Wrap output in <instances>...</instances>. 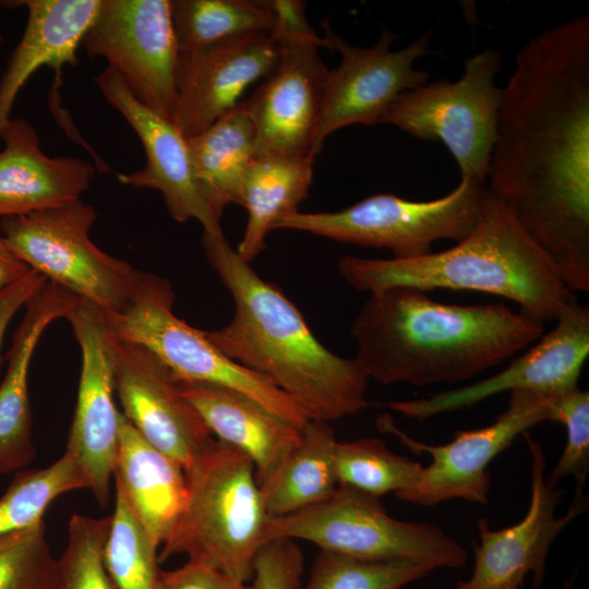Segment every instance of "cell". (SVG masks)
<instances>
[{"label": "cell", "mask_w": 589, "mask_h": 589, "mask_svg": "<svg viewBox=\"0 0 589 589\" xmlns=\"http://www.w3.org/2000/svg\"><path fill=\"white\" fill-rule=\"evenodd\" d=\"M503 92L485 188L589 292V15L529 39Z\"/></svg>", "instance_id": "obj_1"}, {"label": "cell", "mask_w": 589, "mask_h": 589, "mask_svg": "<svg viewBox=\"0 0 589 589\" xmlns=\"http://www.w3.org/2000/svg\"><path fill=\"white\" fill-rule=\"evenodd\" d=\"M419 288L369 293L352 326L353 357L381 384L456 383L496 366L543 334V324L504 303L460 305Z\"/></svg>", "instance_id": "obj_2"}, {"label": "cell", "mask_w": 589, "mask_h": 589, "mask_svg": "<svg viewBox=\"0 0 589 589\" xmlns=\"http://www.w3.org/2000/svg\"><path fill=\"white\" fill-rule=\"evenodd\" d=\"M201 243L235 302L231 321L205 330L207 339L289 396L311 419L330 423L364 410L369 378L356 359L318 341L298 308L256 274L223 230L203 231Z\"/></svg>", "instance_id": "obj_3"}, {"label": "cell", "mask_w": 589, "mask_h": 589, "mask_svg": "<svg viewBox=\"0 0 589 589\" xmlns=\"http://www.w3.org/2000/svg\"><path fill=\"white\" fill-rule=\"evenodd\" d=\"M337 269L348 285L368 293L410 286L500 296L541 324L556 321L577 301L546 253L488 190L476 225L454 247L412 259L345 255Z\"/></svg>", "instance_id": "obj_4"}, {"label": "cell", "mask_w": 589, "mask_h": 589, "mask_svg": "<svg viewBox=\"0 0 589 589\" xmlns=\"http://www.w3.org/2000/svg\"><path fill=\"white\" fill-rule=\"evenodd\" d=\"M185 477V504L161 545L159 562L184 554L249 582L271 518L253 461L240 449L213 440Z\"/></svg>", "instance_id": "obj_5"}, {"label": "cell", "mask_w": 589, "mask_h": 589, "mask_svg": "<svg viewBox=\"0 0 589 589\" xmlns=\"http://www.w3.org/2000/svg\"><path fill=\"white\" fill-rule=\"evenodd\" d=\"M96 218L95 207L80 199L4 217L0 232L31 269L94 304L105 316L120 315L170 283L99 249L89 238Z\"/></svg>", "instance_id": "obj_6"}, {"label": "cell", "mask_w": 589, "mask_h": 589, "mask_svg": "<svg viewBox=\"0 0 589 589\" xmlns=\"http://www.w3.org/2000/svg\"><path fill=\"white\" fill-rule=\"evenodd\" d=\"M289 538L365 561H409L459 568L467 551L441 528L392 517L380 497L338 485L323 502L283 517L269 518L266 541Z\"/></svg>", "instance_id": "obj_7"}, {"label": "cell", "mask_w": 589, "mask_h": 589, "mask_svg": "<svg viewBox=\"0 0 589 589\" xmlns=\"http://www.w3.org/2000/svg\"><path fill=\"white\" fill-rule=\"evenodd\" d=\"M485 185L460 179L446 195L410 201L380 193L339 212H296L279 219L275 229H292L364 247L387 249L393 259H412L432 252L440 240L460 241L476 225Z\"/></svg>", "instance_id": "obj_8"}, {"label": "cell", "mask_w": 589, "mask_h": 589, "mask_svg": "<svg viewBox=\"0 0 589 589\" xmlns=\"http://www.w3.org/2000/svg\"><path fill=\"white\" fill-rule=\"evenodd\" d=\"M501 65L500 52L485 48L466 59L457 81L426 83L400 94L381 123L420 140L441 141L461 179L485 185L504 95L494 84Z\"/></svg>", "instance_id": "obj_9"}, {"label": "cell", "mask_w": 589, "mask_h": 589, "mask_svg": "<svg viewBox=\"0 0 589 589\" xmlns=\"http://www.w3.org/2000/svg\"><path fill=\"white\" fill-rule=\"evenodd\" d=\"M81 47L106 60L141 104L173 119L180 50L170 0H100Z\"/></svg>", "instance_id": "obj_10"}, {"label": "cell", "mask_w": 589, "mask_h": 589, "mask_svg": "<svg viewBox=\"0 0 589 589\" xmlns=\"http://www.w3.org/2000/svg\"><path fill=\"white\" fill-rule=\"evenodd\" d=\"M171 284L127 312L105 316L110 333L140 344L158 357L179 382H200L238 390L302 429L311 418L289 396L262 376L225 357L197 329L172 312Z\"/></svg>", "instance_id": "obj_11"}, {"label": "cell", "mask_w": 589, "mask_h": 589, "mask_svg": "<svg viewBox=\"0 0 589 589\" xmlns=\"http://www.w3.org/2000/svg\"><path fill=\"white\" fill-rule=\"evenodd\" d=\"M553 420L552 397L517 389L510 392L507 409L493 423L458 431L446 444L429 445L410 437L387 413L377 418L376 426L381 432L395 435L411 452L431 456L419 482L396 496L422 506H434L454 498L486 503L491 461L519 435L539 423Z\"/></svg>", "instance_id": "obj_12"}, {"label": "cell", "mask_w": 589, "mask_h": 589, "mask_svg": "<svg viewBox=\"0 0 589 589\" xmlns=\"http://www.w3.org/2000/svg\"><path fill=\"white\" fill-rule=\"evenodd\" d=\"M324 28L323 47L338 51L339 65L328 71L321 116L310 151L315 157L324 141L336 130L351 124H380L388 107L406 91L428 83L429 73L417 70V59L429 55L432 33L399 50L390 46L396 35L382 27L377 43L369 48L352 46L329 27Z\"/></svg>", "instance_id": "obj_13"}, {"label": "cell", "mask_w": 589, "mask_h": 589, "mask_svg": "<svg viewBox=\"0 0 589 589\" xmlns=\"http://www.w3.org/2000/svg\"><path fill=\"white\" fill-rule=\"evenodd\" d=\"M588 356L589 309L576 301L563 309L551 332L543 334L502 372L456 389L424 398L389 401L387 406L405 418L423 421L473 406L506 390L522 389L556 397L578 387Z\"/></svg>", "instance_id": "obj_14"}, {"label": "cell", "mask_w": 589, "mask_h": 589, "mask_svg": "<svg viewBox=\"0 0 589 589\" xmlns=\"http://www.w3.org/2000/svg\"><path fill=\"white\" fill-rule=\"evenodd\" d=\"M109 345L122 414L148 443L187 471L214 440L213 434L158 357L111 333Z\"/></svg>", "instance_id": "obj_15"}, {"label": "cell", "mask_w": 589, "mask_h": 589, "mask_svg": "<svg viewBox=\"0 0 589 589\" xmlns=\"http://www.w3.org/2000/svg\"><path fill=\"white\" fill-rule=\"evenodd\" d=\"M80 345L82 364L73 420L65 447L96 501L108 502L119 437L113 401L110 332L105 314L81 300L67 318Z\"/></svg>", "instance_id": "obj_16"}, {"label": "cell", "mask_w": 589, "mask_h": 589, "mask_svg": "<svg viewBox=\"0 0 589 589\" xmlns=\"http://www.w3.org/2000/svg\"><path fill=\"white\" fill-rule=\"evenodd\" d=\"M531 465V495L525 517L517 524L494 530L486 519L478 520L479 543L474 546L471 577L458 581L461 589H519L525 577L533 574L534 586H541L550 548L574 518L585 510L584 496L577 495L564 516L555 509L563 491L545 481L546 460L541 444L524 434Z\"/></svg>", "instance_id": "obj_17"}, {"label": "cell", "mask_w": 589, "mask_h": 589, "mask_svg": "<svg viewBox=\"0 0 589 589\" xmlns=\"http://www.w3.org/2000/svg\"><path fill=\"white\" fill-rule=\"evenodd\" d=\"M275 69L244 105L254 127V156L310 155L328 70L320 36L277 40Z\"/></svg>", "instance_id": "obj_18"}, {"label": "cell", "mask_w": 589, "mask_h": 589, "mask_svg": "<svg viewBox=\"0 0 589 589\" xmlns=\"http://www.w3.org/2000/svg\"><path fill=\"white\" fill-rule=\"evenodd\" d=\"M279 53V44L269 32L180 52L172 121L185 137L204 131L237 106L251 84L275 69Z\"/></svg>", "instance_id": "obj_19"}, {"label": "cell", "mask_w": 589, "mask_h": 589, "mask_svg": "<svg viewBox=\"0 0 589 589\" xmlns=\"http://www.w3.org/2000/svg\"><path fill=\"white\" fill-rule=\"evenodd\" d=\"M107 103L137 134L145 152V165L130 173H118V181L136 189L158 191L169 215L178 223L195 219L203 231L221 230L217 218L202 197L191 167L188 139L168 118L141 104L110 68L94 76Z\"/></svg>", "instance_id": "obj_20"}, {"label": "cell", "mask_w": 589, "mask_h": 589, "mask_svg": "<svg viewBox=\"0 0 589 589\" xmlns=\"http://www.w3.org/2000/svg\"><path fill=\"white\" fill-rule=\"evenodd\" d=\"M1 144L0 219L80 200L96 173L97 167L85 159L45 154L24 118L10 119Z\"/></svg>", "instance_id": "obj_21"}, {"label": "cell", "mask_w": 589, "mask_h": 589, "mask_svg": "<svg viewBox=\"0 0 589 589\" xmlns=\"http://www.w3.org/2000/svg\"><path fill=\"white\" fill-rule=\"evenodd\" d=\"M179 388L216 440L251 458L260 489L301 440L302 429L238 390L200 382H179Z\"/></svg>", "instance_id": "obj_22"}, {"label": "cell", "mask_w": 589, "mask_h": 589, "mask_svg": "<svg viewBox=\"0 0 589 589\" xmlns=\"http://www.w3.org/2000/svg\"><path fill=\"white\" fill-rule=\"evenodd\" d=\"M82 299L47 281L25 305L7 353L8 366L0 384V473L20 471L32 462L36 450L32 433L28 370L45 329L58 318H68Z\"/></svg>", "instance_id": "obj_23"}, {"label": "cell", "mask_w": 589, "mask_h": 589, "mask_svg": "<svg viewBox=\"0 0 589 589\" xmlns=\"http://www.w3.org/2000/svg\"><path fill=\"white\" fill-rule=\"evenodd\" d=\"M113 479L148 539L156 548L163 545L185 504V471L148 443L121 411Z\"/></svg>", "instance_id": "obj_24"}, {"label": "cell", "mask_w": 589, "mask_h": 589, "mask_svg": "<svg viewBox=\"0 0 589 589\" xmlns=\"http://www.w3.org/2000/svg\"><path fill=\"white\" fill-rule=\"evenodd\" d=\"M27 9L23 35L0 80V144L15 99L31 76L49 67L59 77L65 65L79 63L77 50L100 0H24Z\"/></svg>", "instance_id": "obj_25"}, {"label": "cell", "mask_w": 589, "mask_h": 589, "mask_svg": "<svg viewBox=\"0 0 589 589\" xmlns=\"http://www.w3.org/2000/svg\"><path fill=\"white\" fill-rule=\"evenodd\" d=\"M311 155H262L250 161L242 181L241 204L248 212L237 253L251 263L266 248L275 224L306 199L313 179Z\"/></svg>", "instance_id": "obj_26"}, {"label": "cell", "mask_w": 589, "mask_h": 589, "mask_svg": "<svg viewBox=\"0 0 589 589\" xmlns=\"http://www.w3.org/2000/svg\"><path fill=\"white\" fill-rule=\"evenodd\" d=\"M254 127L240 101L199 134L187 137L196 187L220 219L231 203L241 204L244 172L254 157Z\"/></svg>", "instance_id": "obj_27"}, {"label": "cell", "mask_w": 589, "mask_h": 589, "mask_svg": "<svg viewBox=\"0 0 589 589\" xmlns=\"http://www.w3.org/2000/svg\"><path fill=\"white\" fill-rule=\"evenodd\" d=\"M301 440L271 482L261 489L271 518L283 517L328 498L337 489V440L329 422L311 419Z\"/></svg>", "instance_id": "obj_28"}, {"label": "cell", "mask_w": 589, "mask_h": 589, "mask_svg": "<svg viewBox=\"0 0 589 589\" xmlns=\"http://www.w3.org/2000/svg\"><path fill=\"white\" fill-rule=\"evenodd\" d=\"M180 52L255 32L273 29L265 0H170Z\"/></svg>", "instance_id": "obj_29"}, {"label": "cell", "mask_w": 589, "mask_h": 589, "mask_svg": "<svg viewBox=\"0 0 589 589\" xmlns=\"http://www.w3.org/2000/svg\"><path fill=\"white\" fill-rule=\"evenodd\" d=\"M334 464L338 485L376 497L413 488L423 470L421 464L390 452L376 437L337 441Z\"/></svg>", "instance_id": "obj_30"}, {"label": "cell", "mask_w": 589, "mask_h": 589, "mask_svg": "<svg viewBox=\"0 0 589 589\" xmlns=\"http://www.w3.org/2000/svg\"><path fill=\"white\" fill-rule=\"evenodd\" d=\"M76 489H85V482L65 452L49 467L17 471L0 497V538L43 522L51 502Z\"/></svg>", "instance_id": "obj_31"}, {"label": "cell", "mask_w": 589, "mask_h": 589, "mask_svg": "<svg viewBox=\"0 0 589 589\" xmlns=\"http://www.w3.org/2000/svg\"><path fill=\"white\" fill-rule=\"evenodd\" d=\"M157 549L116 491L104 562L116 589H160Z\"/></svg>", "instance_id": "obj_32"}, {"label": "cell", "mask_w": 589, "mask_h": 589, "mask_svg": "<svg viewBox=\"0 0 589 589\" xmlns=\"http://www.w3.org/2000/svg\"><path fill=\"white\" fill-rule=\"evenodd\" d=\"M432 570L409 561H365L321 550L300 589H400Z\"/></svg>", "instance_id": "obj_33"}, {"label": "cell", "mask_w": 589, "mask_h": 589, "mask_svg": "<svg viewBox=\"0 0 589 589\" xmlns=\"http://www.w3.org/2000/svg\"><path fill=\"white\" fill-rule=\"evenodd\" d=\"M109 526L110 516L72 515L67 546L57 560L52 589H116L104 562Z\"/></svg>", "instance_id": "obj_34"}, {"label": "cell", "mask_w": 589, "mask_h": 589, "mask_svg": "<svg viewBox=\"0 0 589 589\" xmlns=\"http://www.w3.org/2000/svg\"><path fill=\"white\" fill-rule=\"evenodd\" d=\"M56 569L44 522L0 538V589H52Z\"/></svg>", "instance_id": "obj_35"}, {"label": "cell", "mask_w": 589, "mask_h": 589, "mask_svg": "<svg viewBox=\"0 0 589 589\" xmlns=\"http://www.w3.org/2000/svg\"><path fill=\"white\" fill-rule=\"evenodd\" d=\"M553 421L565 426L566 443L545 481L556 488L564 477L570 476L577 482V495H580L589 470V392L576 387L553 397Z\"/></svg>", "instance_id": "obj_36"}, {"label": "cell", "mask_w": 589, "mask_h": 589, "mask_svg": "<svg viewBox=\"0 0 589 589\" xmlns=\"http://www.w3.org/2000/svg\"><path fill=\"white\" fill-rule=\"evenodd\" d=\"M160 589H255V587L204 564L188 561L173 570H163Z\"/></svg>", "instance_id": "obj_37"}, {"label": "cell", "mask_w": 589, "mask_h": 589, "mask_svg": "<svg viewBox=\"0 0 589 589\" xmlns=\"http://www.w3.org/2000/svg\"><path fill=\"white\" fill-rule=\"evenodd\" d=\"M301 567L291 558L268 555L254 565L253 582L255 589H300Z\"/></svg>", "instance_id": "obj_38"}, {"label": "cell", "mask_w": 589, "mask_h": 589, "mask_svg": "<svg viewBox=\"0 0 589 589\" xmlns=\"http://www.w3.org/2000/svg\"><path fill=\"white\" fill-rule=\"evenodd\" d=\"M47 281L43 275L31 269L20 280L0 292V366L2 342L11 320L40 291Z\"/></svg>", "instance_id": "obj_39"}, {"label": "cell", "mask_w": 589, "mask_h": 589, "mask_svg": "<svg viewBox=\"0 0 589 589\" xmlns=\"http://www.w3.org/2000/svg\"><path fill=\"white\" fill-rule=\"evenodd\" d=\"M274 25L271 34L276 40L291 37H312L317 34L305 15V3L300 0H265Z\"/></svg>", "instance_id": "obj_40"}, {"label": "cell", "mask_w": 589, "mask_h": 589, "mask_svg": "<svg viewBox=\"0 0 589 589\" xmlns=\"http://www.w3.org/2000/svg\"><path fill=\"white\" fill-rule=\"evenodd\" d=\"M29 271L31 268L13 252L0 232V292Z\"/></svg>", "instance_id": "obj_41"}, {"label": "cell", "mask_w": 589, "mask_h": 589, "mask_svg": "<svg viewBox=\"0 0 589 589\" xmlns=\"http://www.w3.org/2000/svg\"><path fill=\"white\" fill-rule=\"evenodd\" d=\"M3 40V37H2V34H1V31H0V44L2 43Z\"/></svg>", "instance_id": "obj_42"}, {"label": "cell", "mask_w": 589, "mask_h": 589, "mask_svg": "<svg viewBox=\"0 0 589 589\" xmlns=\"http://www.w3.org/2000/svg\"><path fill=\"white\" fill-rule=\"evenodd\" d=\"M457 589H461V588L457 587Z\"/></svg>", "instance_id": "obj_43"}]
</instances>
